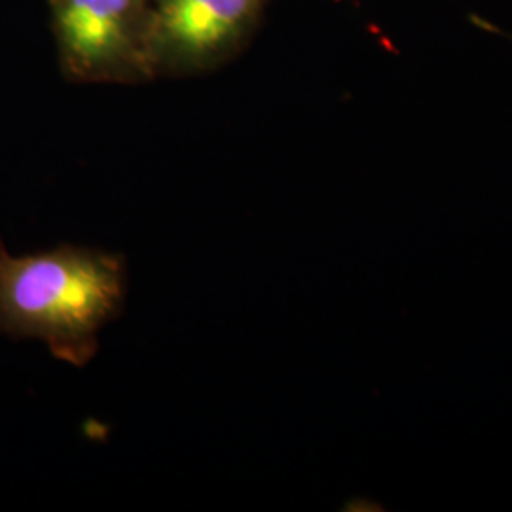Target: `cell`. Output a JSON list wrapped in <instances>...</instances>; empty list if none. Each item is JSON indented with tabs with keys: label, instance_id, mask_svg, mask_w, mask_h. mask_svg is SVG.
I'll use <instances>...</instances> for the list:
<instances>
[{
	"label": "cell",
	"instance_id": "obj_1",
	"mask_svg": "<svg viewBox=\"0 0 512 512\" xmlns=\"http://www.w3.org/2000/svg\"><path fill=\"white\" fill-rule=\"evenodd\" d=\"M126 258L59 245L35 255L0 249V334L42 340L65 363L84 368L99 351V332L126 306Z\"/></svg>",
	"mask_w": 512,
	"mask_h": 512
},
{
	"label": "cell",
	"instance_id": "obj_2",
	"mask_svg": "<svg viewBox=\"0 0 512 512\" xmlns=\"http://www.w3.org/2000/svg\"><path fill=\"white\" fill-rule=\"evenodd\" d=\"M133 0H57V33L76 73H99L122 52Z\"/></svg>",
	"mask_w": 512,
	"mask_h": 512
},
{
	"label": "cell",
	"instance_id": "obj_3",
	"mask_svg": "<svg viewBox=\"0 0 512 512\" xmlns=\"http://www.w3.org/2000/svg\"><path fill=\"white\" fill-rule=\"evenodd\" d=\"M253 0H160L158 31L184 55L215 52L249 18Z\"/></svg>",
	"mask_w": 512,
	"mask_h": 512
}]
</instances>
